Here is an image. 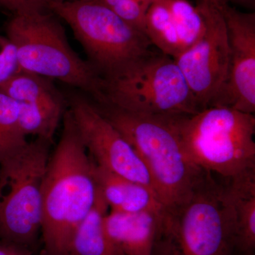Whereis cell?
Listing matches in <instances>:
<instances>
[{
	"label": "cell",
	"instance_id": "4316f807",
	"mask_svg": "<svg viewBox=\"0 0 255 255\" xmlns=\"http://www.w3.org/2000/svg\"><path fill=\"white\" fill-rule=\"evenodd\" d=\"M157 255H165L163 254V253H161V252L158 251V254H157Z\"/></svg>",
	"mask_w": 255,
	"mask_h": 255
},
{
	"label": "cell",
	"instance_id": "4fadbf2b",
	"mask_svg": "<svg viewBox=\"0 0 255 255\" xmlns=\"http://www.w3.org/2000/svg\"><path fill=\"white\" fill-rule=\"evenodd\" d=\"M94 173L97 189L111 211L166 212L155 193L150 188L121 177L97 165L95 162Z\"/></svg>",
	"mask_w": 255,
	"mask_h": 255
},
{
	"label": "cell",
	"instance_id": "8fae6325",
	"mask_svg": "<svg viewBox=\"0 0 255 255\" xmlns=\"http://www.w3.org/2000/svg\"><path fill=\"white\" fill-rule=\"evenodd\" d=\"M222 14L229 45L226 85L211 107L255 112V14L233 7L227 0H213Z\"/></svg>",
	"mask_w": 255,
	"mask_h": 255
},
{
	"label": "cell",
	"instance_id": "44dd1931",
	"mask_svg": "<svg viewBox=\"0 0 255 255\" xmlns=\"http://www.w3.org/2000/svg\"><path fill=\"white\" fill-rule=\"evenodd\" d=\"M132 27L145 33L147 11L135 0H97Z\"/></svg>",
	"mask_w": 255,
	"mask_h": 255
},
{
	"label": "cell",
	"instance_id": "603a6c76",
	"mask_svg": "<svg viewBox=\"0 0 255 255\" xmlns=\"http://www.w3.org/2000/svg\"><path fill=\"white\" fill-rule=\"evenodd\" d=\"M50 0H0V8L14 15L50 10Z\"/></svg>",
	"mask_w": 255,
	"mask_h": 255
},
{
	"label": "cell",
	"instance_id": "9c48e42d",
	"mask_svg": "<svg viewBox=\"0 0 255 255\" xmlns=\"http://www.w3.org/2000/svg\"><path fill=\"white\" fill-rule=\"evenodd\" d=\"M205 29L199 39L175 60L201 110L222 91L229 68V45L222 14L213 0H198Z\"/></svg>",
	"mask_w": 255,
	"mask_h": 255
},
{
	"label": "cell",
	"instance_id": "e0dca14e",
	"mask_svg": "<svg viewBox=\"0 0 255 255\" xmlns=\"http://www.w3.org/2000/svg\"><path fill=\"white\" fill-rule=\"evenodd\" d=\"M65 100L18 104V117L23 133L36 135L53 142V137L63 117Z\"/></svg>",
	"mask_w": 255,
	"mask_h": 255
},
{
	"label": "cell",
	"instance_id": "2e32d148",
	"mask_svg": "<svg viewBox=\"0 0 255 255\" xmlns=\"http://www.w3.org/2000/svg\"><path fill=\"white\" fill-rule=\"evenodd\" d=\"M108 206L98 191L95 206L74 236L72 243L73 255H125L105 228V219Z\"/></svg>",
	"mask_w": 255,
	"mask_h": 255
},
{
	"label": "cell",
	"instance_id": "ffe728a7",
	"mask_svg": "<svg viewBox=\"0 0 255 255\" xmlns=\"http://www.w3.org/2000/svg\"><path fill=\"white\" fill-rule=\"evenodd\" d=\"M170 11L182 53L194 44L205 29V21L198 5L188 0H164Z\"/></svg>",
	"mask_w": 255,
	"mask_h": 255
},
{
	"label": "cell",
	"instance_id": "8992f818",
	"mask_svg": "<svg viewBox=\"0 0 255 255\" xmlns=\"http://www.w3.org/2000/svg\"><path fill=\"white\" fill-rule=\"evenodd\" d=\"M6 34L16 47L21 70L59 80L86 92L95 102L100 100L102 77L74 51L53 11L14 15Z\"/></svg>",
	"mask_w": 255,
	"mask_h": 255
},
{
	"label": "cell",
	"instance_id": "5b68a950",
	"mask_svg": "<svg viewBox=\"0 0 255 255\" xmlns=\"http://www.w3.org/2000/svg\"><path fill=\"white\" fill-rule=\"evenodd\" d=\"M155 249L165 255H235L232 211L221 179L206 173L189 199L164 217Z\"/></svg>",
	"mask_w": 255,
	"mask_h": 255
},
{
	"label": "cell",
	"instance_id": "ba28073f",
	"mask_svg": "<svg viewBox=\"0 0 255 255\" xmlns=\"http://www.w3.org/2000/svg\"><path fill=\"white\" fill-rule=\"evenodd\" d=\"M52 142L36 137L6 177L9 189L0 198L1 241L33 250L42 223V189Z\"/></svg>",
	"mask_w": 255,
	"mask_h": 255
},
{
	"label": "cell",
	"instance_id": "3957f363",
	"mask_svg": "<svg viewBox=\"0 0 255 255\" xmlns=\"http://www.w3.org/2000/svg\"><path fill=\"white\" fill-rule=\"evenodd\" d=\"M172 119L186 154L201 170L224 181L255 172V114L209 107Z\"/></svg>",
	"mask_w": 255,
	"mask_h": 255
},
{
	"label": "cell",
	"instance_id": "d6986e66",
	"mask_svg": "<svg viewBox=\"0 0 255 255\" xmlns=\"http://www.w3.org/2000/svg\"><path fill=\"white\" fill-rule=\"evenodd\" d=\"M145 33L152 46L173 59L182 54V48L173 18L164 0H155L147 10Z\"/></svg>",
	"mask_w": 255,
	"mask_h": 255
},
{
	"label": "cell",
	"instance_id": "7a4b0ae2",
	"mask_svg": "<svg viewBox=\"0 0 255 255\" xmlns=\"http://www.w3.org/2000/svg\"><path fill=\"white\" fill-rule=\"evenodd\" d=\"M141 159L166 213L190 197L207 172L189 159L172 117L143 115L93 102Z\"/></svg>",
	"mask_w": 255,
	"mask_h": 255
},
{
	"label": "cell",
	"instance_id": "6da1fadb",
	"mask_svg": "<svg viewBox=\"0 0 255 255\" xmlns=\"http://www.w3.org/2000/svg\"><path fill=\"white\" fill-rule=\"evenodd\" d=\"M50 155L42 189V255H73L72 243L98 197L94 166L70 110Z\"/></svg>",
	"mask_w": 255,
	"mask_h": 255
},
{
	"label": "cell",
	"instance_id": "ac0fdd59",
	"mask_svg": "<svg viewBox=\"0 0 255 255\" xmlns=\"http://www.w3.org/2000/svg\"><path fill=\"white\" fill-rule=\"evenodd\" d=\"M0 92L18 104L65 100L53 80L22 70L0 85Z\"/></svg>",
	"mask_w": 255,
	"mask_h": 255
},
{
	"label": "cell",
	"instance_id": "52a82bcc",
	"mask_svg": "<svg viewBox=\"0 0 255 255\" xmlns=\"http://www.w3.org/2000/svg\"><path fill=\"white\" fill-rule=\"evenodd\" d=\"M49 8L73 30L101 77L117 73L151 50L145 33L132 27L97 0L50 1Z\"/></svg>",
	"mask_w": 255,
	"mask_h": 255
},
{
	"label": "cell",
	"instance_id": "83f0119b",
	"mask_svg": "<svg viewBox=\"0 0 255 255\" xmlns=\"http://www.w3.org/2000/svg\"><path fill=\"white\" fill-rule=\"evenodd\" d=\"M235 255H241V254H238V253H236V254Z\"/></svg>",
	"mask_w": 255,
	"mask_h": 255
},
{
	"label": "cell",
	"instance_id": "cb8c5ba5",
	"mask_svg": "<svg viewBox=\"0 0 255 255\" xmlns=\"http://www.w3.org/2000/svg\"><path fill=\"white\" fill-rule=\"evenodd\" d=\"M228 2H233L240 6H245L249 9H255V0H227Z\"/></svg>",
	"mask_w": 255,
	"mask_h": 255
},
{
	"label": "cell",
	"instance_id": "d4e9b609",
	"mask_svg": "<svg viewBox=\"0 0 255 255\" xmlns=\"http://www.w3.org/2000/svg\"><path fill=\"white\" fill-rule=\"evenodd\" d=\"M55 2H68V1H78V0H50Z\"/></svg>",
	"mask_w": 255,
	"mask_h": 255
},
{
	"label": "cell",
	"instance_id": "7c38bea8",
	"mask_svg": "<svg viewBox=\"0 0 255 255\" xmlns=\"http://www.w3.org/2000/svg\"><path fill=\"white\" fill-rule=\"evenodd\" d=\"M166 212L110 211L105 219L110 238L125 255H153Z\"/></svg>",
	"mask_w": 255,
	"mask_h": 255
},
{
	"label": "cell",
	"instance_id": "7402d4cb",
	"mask_svg": "<svg viewBox=\"0 0 255 255\" xmlns=\"http://www.w3.org/2000/svg\"><path fill=\"white\" fill-rule=\"evenodd\" d=\"M21 70L17 51L12 42L0 37V85Z\"/></svg>",
	"mask_w": 255,
	"mask_h": 255
},
{
	"label": "cell",
	"instance_id": "30bf717a",
	"mask_svg": "<svg viewBox=\"0 0 255 255\" xmlns=\"http://www.w3.org/2000/svg\"><path fill=\"white\" fill-rule=\"evenodd\" d=\"M69 103V110L82 142L94 162L153 190L150 174L141 159L123 135L97 110L93 102L81 95H73L70 96Z\"/></svg>",
	"mask_w": 255,
	"mask_h": 255
},
{
	"label": "cell",
	"instance_id": "5bb4252c",
	"mask_svg": "<svg viewBox=\"0 0 255 255\" xmlns=\"http://www.w3.org/2000/svg\"><path fill=\"white\" fill-rule=\"evenodd\" d=\"M222 181L234 221L236 253L255 255V171Z\"/></svg>",
	"mask_w": 255,
	"mask_h": 255
},
{
	"label": "cell",
	"instance_id": "484cf974",
	"mask_svg": "<svg viewBox=\"0 0 255 255\" xmlns=\"http://www.w3.org/2000/svg\"><path fill=\"white\" fill-rule=\"evenodd\" d=\"M3 186L2 182H1V172H0V198H1V190H2Z\"/></svg>",
	"mask_w": 255,
	"mask_h": 255
},
{
	"label": "cell",
	"instance_id": "9a60e30c",
	"mask_svg": "<svg viewBox=\"0 0 255 255\" xmlns=\"http://www.w3.org/2000/svg\"><path fill=\"white\" fill-rule=\"evenodd\" d=\"M18 122V105L0 92V172L1 182L19 163L29 142Z\"/></svg>",
	"mask_w": 255,
	"mask_h": 255
},
{
	"label": "cell",
	"instance_id": "277c9868",
	"mask_svg": "<svg viewBox=\"0 0 255 255\" xmlns=\"http://www.w3.org/2000/svg\"><path fill=\"white\" fill-rule=\"evenodd\" d=\"M102 79L95 103L143 115H191L201 110L175 60L159 51L150 50Z\"/></svg>",
	"mask_w": 255,
	"mask_h": 255
}]
</instances>
